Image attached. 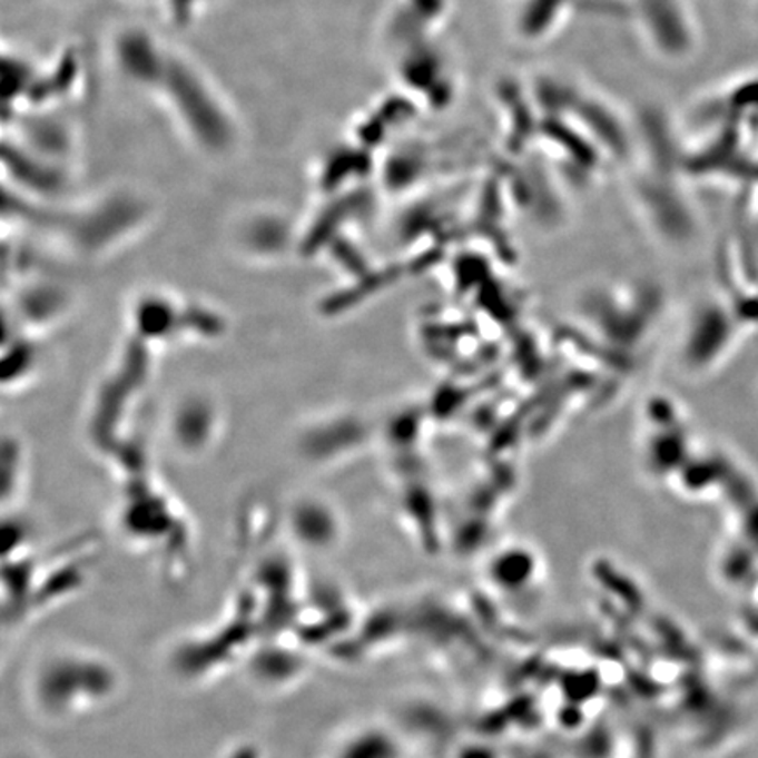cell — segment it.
Wrapping results in <instances>:
<instances>
[{
	"label": "cell",
	"mask_w": 758,
	"mask_h": 758,
	"mask_svg": "<svg viewBox=\"0 0 758 758\" xmlns=\"http://www.w3.org/2000/svg\"><path fill=\"white\" fill-rule=\"evenodd\" d=\"M120 692V675L109 660L83 650L46 657L30 681L33 708L46 720L72 721L96 713Z\"/></svg>",
	"instance_id": "obj_1"
},
{
	"label": "cell",
	"mask_w": 758,
	"mask_h": 758,
	"mask_svg": "<svg viewBox=\"0 0 758 758\" xmlns=\"http://www.w3.org/2000/svg\"><path fill=\"white\" fill-rule=\"evenodd\" d=\"M295 535H297L303 543L316 548V550H324L325 544L331 543L336 534H332V526L334 522L327 519L325 511L316 504H306L298 508L297 513L292 520Z\"/></svg>",
	"instance_id": "obj_2"
},
{
	"label": "cell",
	"mask_w": 758,
	"mask_h": 758,
	"mask_svg": "<svg viewBox=\"0 0 758 758\" xmlns=\"http://www.w3.org/2000/svg\"><path fill=\"white\" fill-rule=\"evenodd\" d=\"M328 758H395V754L383 734L367 730L341 742Z\"/></svg>",
	"instance_id": "obj_3"
},
{
	"label": "cell",
	"mask_w": 758,
	"mask_h": 758,
	"mask_svg": "<svg viewBox=\"0 0 758 758\" xmlns=\"http://www.w3.org/2000/svg\"><path fill=\"white\" fill-rule=\"evenodd\" d=\"M17 758H29V757H17Z\"/></svg>",
	"instance_id": "obj_4"
}]
</instances>
